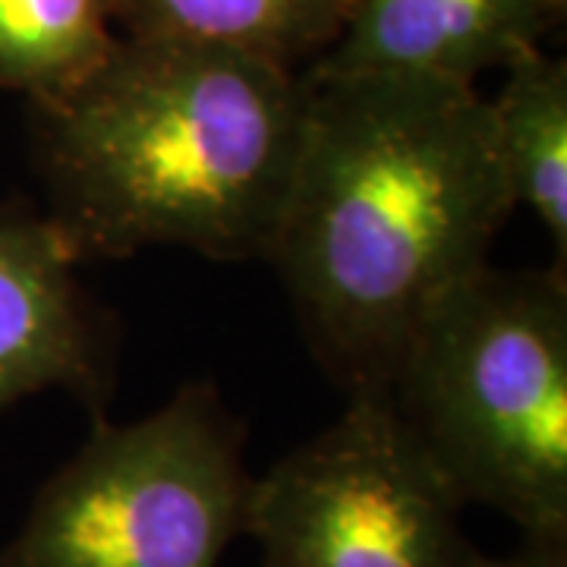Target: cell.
Wrapping results in <instances>:
<instances>
[{"mask_svg": "<svg viewBox=\"0 0 567 567\" xmlns=\"http://www.w3.org/2000/svg\"><path fill=\"white\" fill-rule=\"evenodd\" d=\"M353 0H111L126 35L244 51L297 70L338 39Z\"/></svg>", "mask_w": 567, "mask_h": 567, "instance_id": "9c48e42d", "label": "cell"}, {"mask_svg": "<svg viewBox=\"0 0 567 567\" xmlns=\"http://www.w3.org/2000/svg\"><path fill=\"white\" fill-rule=\"evenodd\" d=\"M111 0H0V85L44 102L114 48Z\"/></svg>", "mask_w": 567, "mask_h": 567, "instance_id": "30bf717a", "label": "cell"}, {"mask_svg": "<svg viewBox=\"0 0 567 567\" xmlns=\"http://www.w3.org/2000/svg\"><path fill=\"white\" fill-rule=\"evenodd\" d=\"M48 215L0 205V410L51 388L95 401L107 382L99 306Z\"/></svg>", "mask_w": 567, "mask_h": 567, "instance_id": "8992f818", "label": "cell"}, {"mask_svg": "<svg viewBox=\"0 0 567 567\" xmlns=\"http://www.w3.org/2000/svg\"><path fill=\"white\" fill-rule=\"evenodd\" d=\"M488 111L514 205L543 221L567 271V63L543 48L507 63Z\"/></svg>", "mask_w": 567, "mask_h": 567, "instance_id": "ba28073f", "label": "cell"}, {"mask_svg": "<svg viewBox=\"0 0 567 567\" xmlns=\"http://www.w3.org/2000/svg\"><path fill=\"white\" fill-rule=\"evenodd\" d=\"M561 17L565 0H353L338 39L306 73L476 85L536 51Z\"/></svg>", "mask_w": 567, "mask_h": 567, "instance_id": "52a82bcc", "label": "cell"}, {"mask_svg": "<svg viewBox=\"0 0 567 567\" xmlns=\"http://www.w3.org/2000/svg\"><path fill=\"white\" fill-rule=\"evenodd\" d=\"M464 507L388 391H357L252 480L244 533L262 567H498L470 543Z\"/></svg>", "mask_w": 567, "mask_h": 567, "instance_id": "5b68a950", "label": "cell"}, {"mask_svg": "<svg viewBox=\"0 0 567 567\" xmlns=\"http://www.w3.org/2000/svg\"><path fill=\"white\" fill-rule=\"evenodd\" d=\"M303 73L244 51L117 35L32 102L48 218L76 259L181 246L265 259L300 155Z\"/></svg>", "mask_w": 567, "mask_h": 567, "instance_id": "7a4b0ae2", "label": "cell"}, {"mask_svg": "<svg viewBox=\"0 0 567 567\" xmlns=\"http://www.w3.org/2000/svg\"><path fill=\"white\" fill-rule=\"evenodd\" d=\"M300 155L268 249L328 375L385 391L514 212L488 99L413 76L303 73Z\"/></svg>", "mask_w": 567, "mask_h": 567, "instance_id": "6da1fadb", "label": "cell"}, {"mask_svg": "<svg viewBox=\"0 0 567 567\" xmlns=\"http://www.w3.org/2000/svg\"><path fill=\"white\" fill-rule=\"evenodd\" d=\"M498 567H567V529H536L520 533V546Z\"/></svg>", "mask_w": 567, "mask_h": 567, "instance_id": "8fae6325", "label": "cell"}, {"mask_svg": "<svg viewBox=\"0 0 567 567\" xmlns=\"http://www.w3.org/2000/svg\"><path fill=\"white\" fill-rule=\"evenodd\" d=\"M244 429L212 385L99 423L39 488L0 567H218L246 529Z\"/></svg>", "mask_w": 567, "mask_h": 567, "instance_id": "277c9868", "label": "cell"}, {"mask_svg": "<svg viewBox=\"0 0 567 567\" xmlns=\"http://www.w3.org/2000/svg\"><path fill=\"white\" fill-rule=\"evenodd\" d=\"M464 505L567 529V278L486 265L420 328L385 388Z\"/></svg>", "mask_w": 567, "mask_h": 567, "instance_id": "3957f363", "label": "cell"}]
</instances>
